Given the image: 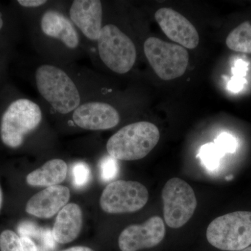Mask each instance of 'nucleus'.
Returning <instances> with one entry per match:
<instances>
[{"label":"nucleus","instance_id":"4468645a","mask_svg":"<svg viewBox=\"0 0 251 251\" xmlns=\"http://www.w3.org/2000/svg\"><path fill=\"white\" fill-rule=\"evenodd\" d=\"M40 29L44 35L58 41L70 50H75L80 44V36L70 18L57 10L50 9L43 14Z\"/></svg>","mask_w":251,"mask_h":251},{"label":"nucleus","instance_id":"c85d7f7f","mask_svg":"<svg viewBox=\"0 0 251 251\" xmlns=\"http://www.w3.org/2000/svg\"><path fill=\"white\" fill-rule=\"evenodd\" d=\"M3 25H4V22H3L2 18H1V13H0V29L2 28Z\"/></svg>","mask_w":251,"mask_h":251},{"label":"nucleus","instance_id":"5701e85b","mask_svg":"<svg viewBox=\"0 0 251 251\" xmlns=\"http://www.w3.org/2000/svg\"><path fill=\"white\" fill-rule=\"evenodd\" d=\"M248 63L241 59H238L234 63L232 68V73L233 76L244 77L247 75L248 69Z\"/></svg>","mask_w":251,"mask_h":251},{"label":"nucleus","instance_id":"f8f14e48","mask_svg":"<svg viewBox=\"0 0 251 251\" xmlns=\"http://www.w3.org/2000/svg\"><path fill=\"white\" fill-rule=\"evenodd\" d=\"M69 18L87 39L97 41L102 27L103 7L99 0H75L69 9Z\"/></svg>","mask_w":251,"mask_h":251},{"label":"nucleus","instance_id":"bb28decb","mask_svg":"<svg viewBox=\"0 0 251 251\" xmlns=\"http://www.w3.org/2000/svg\"><path fill=\"white\" fill-rule=\"evenodd\" d=\"M62 251H94L90 248L86 247H74Z\"/></svg>","mask_w":251,"mask_h":251},{"label":"nucleus","instance_id":"412c9836","mask_svg":"<svg viewBox=\"0 0 251 251\" xmlns=\"http://www.w3.org/2000/svg\"><path fill=\"white\" fill-rule=\"evenodd\" d=\"M73 182L76 188L85 186L90 181L91 171L90 167L85 163H75L72 168Z\"/></svg>","mask_w":251,"mask_h":251},{"label":"nucleus","instance_id":"b1692460","mask_svg":"<svg viewBox=\"0 0 251 251\" xmlns=\"http://www.w3.org/2000/svg\"><path fill=\"white\" fill-rule=\"evenodd\" d=\"M247 80L244 77L232 76L228 82V89L232 92H239L242 90Z\"/></svg>","mask_w":251,"mask_h":251},{"label":"nucleus","instance_id":"6ab92c4d","mask_svg":"<svg viewBox=\"0 0 251 251\" xmlns=\"http://www.w3.org/2000/svg\"><path fill=\"white\" fill-rule=\"evenodd\" d=\"M0 251H25L21 237L14 231H3L0 234Z\"/></svg>","mask_w":251,"mask_h":251},{"label":"nucleus","instance_id":"f257e3e1","mask_svg":"<svg viewBox=\"0 0 251 251\" xmlns=\"http://www.w3.org/2000/svg\"><path fill=\"white\" fill-rule=\"evenodd\" d=\"M36 87L43 99L62 115H67L81 104L80 92L71 77L60 68L42 64L35 73Z\"/></svg>","mask_w":251,"mask_h":251},{"label":"nucleus","instance_id":"393cba45","mask_svg":"<svg viewBox=\"0 0 251 251\" xmlns=\"http://www.w3.org/2000/svg\"><path fill=\"white\" fill-rule=\"evenodd\" d=\"M18 2L24 7L38 8L46 4L48 1H46V0H18Z\"/></svg>","mask_w":251,"mask_h":251},{"label":"nucleus","instance_id":"7c9ffc66","mask_svg":"<svg viewBox=\"0 0 251 251\" xmlns=\"http://www.w3.org/2000/svg\"><path fill=\"white\" fill-rule=\"evenodd\" d=\"M239 251H251V247L246 248V249H243V250Z\"/></svg>","mask_w":251,"mask_h":251},{"label":"nucleus","instance_id":"39448f33","mask_svg":"<svg viewBox=\"0 0 251 251\" xmlns=\"http://www.w3.org/2000/svg\"><path fill=\"white\" fill-rule=\"evenodd\" d=\"M97 42L99 57L112 72L125 74L134 66L137 57L134 43L115 25L103 26Z\"/></svg>","mask_w":251,"mask_h":251},{"label":"nucleus","instance_id":"aec40b11","mask_svg":"<svg viewBox=\"0 0 251 251\" xmlns=\"http://www.w3.org/2000/svg\"><path fill=\"white\" fill-rule=\"evenodd\" d=\"M119 167L117 160L111 156H105L100 161V175L102 181H111L118 175Z\"/></svg>","mask_w":251,"mask_h":251},{"label":"nucleus","instance_id":"dca6fc26","mask_svg":"<svg viewBox=\"0 0 251 251\" xmlns=\"http://www.w3.org/2000/svg\"><path fill=\"white\" fill-rule=\"evenodd\" d=\"M67 163L59 158L50 160L41 168L26 176L27 184L31 186H50L59 185L67 177Z\"/></svg>","mask_w":251,"mask_h":251},{"label":"nucleus","instance_id":"9d476101","mask_svg":"<svg viewBox=\"0 0 251 251\" xmlns=\"http://www.w3.org/2000/svg\"><path fill=\"white\" fill-rule=\"evenodd\" d=\"M155 18L162 31L171 40L185 49H194L200 42L197 29L189 21L171 8H161Z\"/></svg>","mask_w":251,"mask_h":251},{"label":"nucleus","instance_id":"a878e982","mask_svg":"<svg viewBox=\"0 0 251 251\" xmlns=\"http://www.w3.org/2000/svg\"><path fill=\"white\" fill-rule=\"evenodd\" d=\"M21 243L25 251H38L37 246L29 237H21Z\"/></svg>","mask_w":251,"mask_h":251},{"label":"nucleus","instance_id":"a211bd4d","mask_svg":"<svg viewBox=\"0 0 251 251\" xmlns=\"http://www.w3.org/2000/svg\"><path fill=\"white\" fill-rule=\"evenodd\" d=\"M224 156L214 143H206L200 150V157L202 164L209 171H214L219 166L221 158Z\"/></svg>","mask_w":251,"mask_h":251},{"label":"nucleus","instance_id":"4be33fe9","mask_svg":"<svg viewBox=\"0 0 251 251\" xmlns=\"http://www.w3.org/2000/svg\"><path fill=\"white\" fill-rule=\"evenodd\" d=\"M216 146L224 154L235 152L237 148V142L234 137L227 133H223L214 141Z\"/></svg>","mask_w":251,"mask_h":251},{"label":"nucleus","instance_id":"0eeeda50","mask_svg":"<svg viewBox=\"0 0 251 251\" xmlns=\"http://www.w3.org/2000/svg\"><path fill=\"white\" fill-rule=\"evenodd\" d=\"M165 222L171 228L183 227L192 218L197 207L193 188L186 181L174 177L162 190Z\"/></svg>","mask_w":251,"mask_h":251},{"label":"nucleus","instance_id":"ddd939ff","mask_svg":"<svg viewBox=\"0 0 251 251\" xmlns=\"http://www.w3.org/2000/svg\"><path fill=\"white\" fill-rule=\"evenodd\" d=\"M70 197V190L67 186H50L29 200L26 205V212L40 219H50L67 205Z\"/></svg>","mask_w":251,"mask_h":251},{"label":"nucleus","instance_id":"f3484780","mask_svg":"<svg viewBox=\"0 0 251 251\" xmlns=\"http://www.w3.org/2000/svg\"><path fill=\"white\" fill-rule=\"evenodd\" d=\"M226 45L235 52L251 53V22L245 21L233 29L226 39Z\"/></svg>","mask_w":251,"mask_h":251},{"label":"nucleus","instance_id":"cd10ccee","mask_svg":"<svg viewBox=\"0 0 251 251\" xmlns=\"http://www.w3.org/2000/svg\"><path fill=\"white\" fill-rule=\"evenodd\" d=\"M3 195L1 191V186H0V209H1V204H2Z\"/></svg>","mask_w":251,"mask_h":251},{"label":"nucleus","instance_id":"2eb2a0df","mask_svg":"<svg viewBox=\"0 0 251 251\" xmlns=\"http://www.w3.org/2000/svg\"><path fill=\"white\" fill-rule=\"evenodd\" d=\"M82 227V211L78 204L70 203L59 211L54 222L52 235L58 244L75 240Z\"/></svg>","mask_w":251,"mask_h":251},{"label":"nucleus","instance_id":"20e7f679","mask_svg":"<svg viewBox=\"0 0 251 251\" xmlns=\"http://www.w3.org/2000/svg\"><path fill=\"white\" fill-rule=\"evenodd\" d=\"M40 106L32 100L20 99L8 107L1 117L0 135L3 143L11 148L22 145L26 135L42 122Z\"/></svg>","mask_w":251,"mask_h":251},{"label":"nucleus","instance_id":"9b49d317","mask_svg":"<svg viewBox=\"0 0 251 251\" xmlns=\"http://www.w3.org/2000/svg\"><path fill=\"white\" fill-rule=\"evenodd\" d=\"M73 122L82 129L108 130L120 122L118 111L104 102L90 101L81 103L72 115Z\"/></svg>","mask_w":251,"mask_h":251},{"label":"nucleus","instance_id":"1a4fd4ad","mask_svg":"<svg viewBox=\"0 0 251 251\" xmlns=\"http://www.w3.org/2000/svg\"><path fill=\"white\" fill-rule=\"evenodd\" d=\"M166 227L159 216H152L143 224L128 226L119 237L122 251H138L156 247L164 239Z\"/></svg>","mask_w":251,"mask_h":251},{"label":"nucleus","instance_id":"423d86ee","mask_svg":"<svg viewBox=\"0 0 251 251\" xmlns=\"http://www.w3.org/2000/svg\"><path fill=\"white\" fill-rule=\"evenodd\" d=\"M144 52L153 71L162 80H173L186 72L189 54L183 46L150 37L145 41Z\"/></svg>","mask_w":251,"mask_h":251},{"label":"nucleus","instance_id":"6e6552de","mask_svg":"<svg viewBox=\"0 0 251 251\" xmlns=\"http://www.w3.org/2000/svg\"><path fill=\"white\" fill-rule=\"evenodd\" d=\"M148 199V190L141 183L118 180L104 188L100 206L108 214L133 213L143 209Z\"/></svg>","mask_w":251,"mask_h":251},{"label":"nucleus","instance_id":"f03ea898","mask_svg":"<svg viewBox=\"0 0 251 251\" xmlns=\"http://www.w3.org/2000/svg\"><path fill=\"white\" fill-rule=\"evenodd\" d=\"M160 139L158 127L148 122L130 124L110 137L106 144L109 156L120 161H136L148 156Z\"/></svg>","mask_w":251,"mask_h":251},{"label":"nucleus","instance_id":"7ed1b4c3","mask_svg":"<svg viewBox=\"0 0 251 251\" xmlns=\"http://www.w3.org/2000/svg\"><path fill=\"white\" fill-rule=\"evenodd\" d=\"M206 239L221 251H239L251 244V211H238L219 216L206 229Z\"/></svg>","mask_w":251,"mask_h":251},{"label":"nucleus","instance_id":"c756f323","mask_svg":"<svg viewBox=\"0 0 251 251\" xmlns=\"http://www.w3.org/2000/svg\"><path fill=\"white\" fill-rule=\"evenodd\" d=\"M233 178V175H229V176H226V179L227 180V181H229V180H232Z\"/></svg>","mask_w":251,"mask_h":251}]
</instances>
